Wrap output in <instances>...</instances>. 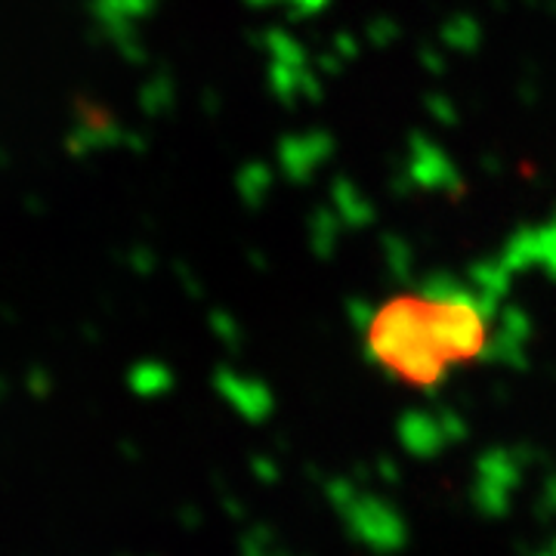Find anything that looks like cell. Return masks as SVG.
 Here are the masks:
<instances>
[{
  "label": "cell",
  "instance_id": "1",
  "mask_svg": "<svg viewBox=\"0 0 556 556\" xmlns=\"http://www.w3.org/2000/svg\"><path fill=\"white\" fill-rule=\"evenodd\" d=\"M492 343V318L467 294L402 291L365 325V350L390 378L412 390H437L457 368L477 365Z\"/></svg>",
  "mask_w": 556,
  "mask_h": 556
}]
</instances>
